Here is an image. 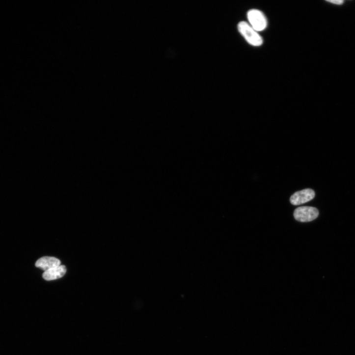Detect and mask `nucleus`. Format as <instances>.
<instances>
[{"label": "nucleus", "instance_id": "1", "mask_svg": "<svg viewBox=\"0 0 355 355\" xmlns=\"http://www.w3.org/2000/svg\"><path fill=\"white\" fill-rule=\"evenodd\" d=\"M238 27L239 32L248 44L254 47H260L263 45L262 37L249 23L241 22L239 24Z\"/></svg>", "mask_w": 355, "mask_h": 355}, {"label": "nucleus", "instance_id": "2", "mask_svg": "<svg viewBox=\"0 0 355 355\" xmlns=\"http://www.w3.org/2000/svg\"><path fill=\"white\" fill-rule=\"evenodd\" d=\"M249 25L258 32L265 30L268 27V21L265 14L257 9H252L247 13Z\"/></svg>", "mask_w": 355, "mask_h": 355}, {"label": "nucleus", "instance_id": "3", "mask_svg": "<svg viewBox=\"0 0 355 355\" xmlns=\"http://www.w3.org/2000/svg\"><path fill=\"white\" fill-rule=\"evenodd\" d=\"M319 216V211L316 208L302 206L297 208L294 213L295 218L298 221L305 222L312 221Z\"/></svg>", "mask_w": 355, "mask_h": 355}, {"label": "nucleus", "instance_id": "4", "mask_svg": "<svg viewBox=\"0 0 355 355\" xmlns=\"http://www.w3.org/2000/svg\"><path fill=\"white\" fill-rule=\"evenodd\" d=\"M315 196L313 190L307 189L295 192L291 197L290 202L294 205H299L312 200Z\"/></svg>", "mask_w": 355, "mask_h": 355}, {"label": "nucleus", "instance_id": "5", "mask_svg": "<svg viewBox=\"0 0 355 355\" xmlns=\"http://www.w3.org/2000/svg\"><path fill=\"white\" fill-rule=\"evenodd\" d=\"M60 261L55 257H44L37 261L35 266L45 272L60 266Z\"/></svg>", "mask_w": 355, "mask_h": 355}, {"label": "nucleus", "instance_id": "6", "mask_svg": "<svg viewBox=\"0 0 355 355\" xmlns=\"http://www.w3.org/2000/svg\"><path fill=\"white\" fill-rule=\"evenodd\" d=\"M66 272V267L64 266L60 265L45 272L43 274V277L47 281L56 280L63 277Z\"/></svg>", "mask_w": 355, "mask_h": 355}, {"label": "nucleus", "instance_id": "7", "mask_svg": "<svg viewBox=\"0 0 355 355\" xmlns=\"http://www.w3.org/2000/svg\"><path fill=\"white\" fill-rule=\"evenodd\" d=\"M327 2L338 5H341L344 3L343 1H327Z\"/></svg>", "mask_w": 355, "mask_h": 355}]
</instances>
